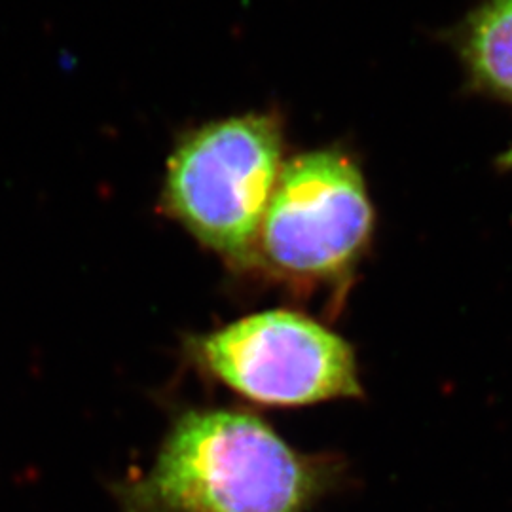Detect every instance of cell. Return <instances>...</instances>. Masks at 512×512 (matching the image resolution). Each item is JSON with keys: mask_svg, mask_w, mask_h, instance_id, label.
Instances as JSON below:
<instances>
[{"mask_svg": "<svg viewBox=\"0 0 512 512\" xmlns=\"http://www.w3.org/2000/svg\"><path fill=\"white\" fill-rule=\"evenodd\" d=\"M344 465L304 454L245 410L186 412L147 475L122 494L126 512H310Z\"/></svg>", "mask_w": 512, "mask_h": 512, "instance_id": "6da1fadb", "label": "cell"}, {"mask_svg": "<svg viewBox=\"0 0 512 512\" xmlns=\"http://www.w3.org/2000/svg\"><path fill=\"white\" fill-rule=\"evenodd\" d=\"M283 169V129L270 114L211 122L184 137L167 164L165 211L236 268L256 241Z\"/></svg>", "mask_w": 512, "mask_h": 512, "instance_id": "7a4b0ae2", "label": "cell"}, {"mask_svg": "<svg viewBox=\"0 0 512 512\" xmlns=\"http://www.w3.org/2000/svg\"><path fill=\"white\" fill-rule=\"evenodd\" d=\"M374 211L348 154L313 150L283 164L256 241V262L293 281H336L365 253Z\"/></svg>", "mask_w": 512, "mask_h": 512, "instance_id": "3957f363", "label": "cell"}, {"mask_svg": "<svg viewBox=\"0 0 512 512\" xmlns=\"http://www.w3.org/2000/svg\"><path fill=\"white\" fill-rule=\"evenodd\" d=\"M192 346L207 372L253 403L308 406L363 397L351 346L302 313H255Z\"/></svg>", "mask_w": 512, "mask_h": 512, "instance_id": "277c9868", "label": "cell"}, {"mask_svg": "<svg viewBox=\"0 0 512 512\" xmlns=\"http://www.w3.org/2000/svg\"><path fill=\"white\" fill-rule=\"evenodd\" d=\"M459 50L478 90L512 103V0H488L463 25Z\"/></svg>", "mask_w": 512, "mask_h": 512, "instance_id": "5b68a950", "label": "cell"}, {"mask_svg": "<svg viewBox=\"0 0 512 512\" xmlns=\"http://www.w3.org/2000/svg\"><path fill=\"white\" fill-rule=\"evenodd\" d=\"M499 167L501 169H512V147L499 158Z\"/></svg>", "mask_w": 512, "mask_h": 512, "instance_id": "8992f818", "label": "cell"}]
</instances>
